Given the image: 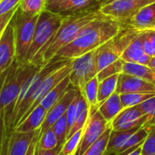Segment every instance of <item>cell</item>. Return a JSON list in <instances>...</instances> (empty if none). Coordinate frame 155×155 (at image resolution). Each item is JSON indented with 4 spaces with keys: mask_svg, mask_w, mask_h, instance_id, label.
<instances>
[{
    "mask_svg": "<svg viewBox=\"0 0 155 155\" xmlns=\"http://www.w3.org/2000/svg\"><path fill=\"white\" fill-rule=\"evenodd\" d=\"M123 28L121 22L101 13L86 24L75 39L59 50L55 56L63 60L77 58L114 38Z\"/></svg>",
    "mask_w": 155,
    "mask_h": 155,
    "instance_id": "cell-1",
    "label": "cell"
},
{
    "mask_svg": "<svg viewBox=\"0 0 155 155\" xmlns=\"http://www.w3.org/2000/svg\"><path fill=\"white\" fill-rule=\"evenodd\" d=\"M39 66L41 65L15 58L10 67L0 74V116L8 134L12 132L11 117L21 88Z\"/></svg>",
    "mask_w": 155,
    "mask_h": 155,
    "instance_id": "cell-2",
    "label": "cell"
},
{
    "mask_svg": "<svg viewBox=\"0 0 155 155\" xmlns=\"http://www.w3.org/2000/svg\"><path fill=\"white\" fill-rule=\"evenodd\" d=\"M99 8V6L91 7L84 11L64 16L63 22L55 36L44 53L42 60L43 65L50 62L59 50L74 41L83 27L101 14Z\"/></svg>",
    "mask_w": 155,
    "mask_h": 155,
    "instance_id": "cell-3",
    "label": "cell"
},
{
    "mask_svg": "<svg viewBox=\"0 0 155 155\" xmlns=\"http://www.w3.org/2000/svg\"><path fill=\"white\" fill-rule=\"evenodd\" d=\"M68 60H63L59 59L58 57L54 56L50 62L47 64L39 66L37 69H35L26 79V81L24 83L19 96L17 98V101L15 103V105L13 110L12 117H11V130L13 131L15 126L18 124L22 117L25 114V113L28 111L31 104L32 99L36 92L37 88L41 84V83L44 81V79L53 71L57 69L58 67L64 64Z\"/></svg>",
    "mask_w": 155,
    "mask_h": 155,
    "instance_id": "cell-4",
    "label": "cell"
},
{
    "mask_svg": "<svg viewBox=\"0 0 155 155\" xmlns=\"http://www.w3.org/2000/svg\"><path fill=\"white\" fill-rule=\"evenodd\" d=\"M64 16V15L53 13L46 9L39 15L26 61L37 65H43L44 53L55 36Z\"/></svg>",
    "mask_w": 155,
    "mask_h": 155,
    "instance_id": "cell-5",
    "label": "cell"
},
{
    "mask_svg": "<svg viewBox=\"0 0 155 155\" xmlns=\"http://www.w3.org/2000/svg\"><path fill=\"white\" fill-rule=\"evenodd\" d=\"M39 15H30L20 10L19 6L12 18L15 41V58L26 61V56L33 42Z\"/></svg>",
    "mask_w": 155,
    "mask_h": 155,
    "instance_id": "cell-6",
    "label": "cell"
},
{
    "mask_svg": "<svg viewBox=\"0 0 155 155\" xmlns=\"http://www.w3.org/2000/svg\"><path fill=\"white\" fill-rule=\"evenodd\" d=\"M153 2L155 0H106L101 5L99 10L124 25L143 7Z\"/></svg>",
    "mask_w": 155,
    "mask_h": 155,
    "instance_id": "cell-7",
    "label": "cell"
},
{
    "mask_svg": "<svg viewBox=\"0 0 155 155\" xmlns=\"http://www.w3.org/2000/svg\"><path fill=\"white\" fill-rule=\"evenodd\" d=\"M96 49L73 59L70 73L71 84L82 91L85 84L98 74L96 66Z\"/></svg>",
    "mask_w": 155,
    "mask_h": 155,
    "instance_id": "cell-8",
    "label": "cell"
},
{
    "mask_svg": "<svg viewBox=\"0 0 155 155\" xmlns=\"http://www.w3.org/2000/svg\"><path fill=\"white\" fill-rule=\"evenodd\" d=\"M110 125L111 124L103 117L98 108L90 109L89 118L84 128L80 144L74 155L84 154V153L102 136Z\"/></svg>",
    "mask_w": 155,
    "mask_h": 155,
    "instance_id": "cell-9",
    "label": "cell"
},
{
    "mask_svg": "<svg viewBox=\"0 0 155 155\" xmlns=\"http://www.w3.org/2000/svg\"><path fill=\"white\" fill-rule=\"evenodd\" d=\"M72 62L73 59L68 60L64 64H63L62 66L58 67L57 69H55L54 71H53L52 73H50L45 79L44 81L41 83V84L39 85V87L37 88L36 92L35 93L33 99H32V104L28 109V111L25 113V114L22 117V119L20 120V122L25 117L27 116L36 106H38L40 104V103L42 102V100L45 97V95L54 87L56 86L62 80H64L67 75L70 74L71 70H72ZM19 122V123H20ZM18 123V124H19Z\"/></svg>",
    "mask_w": 155,
    "mask_h": 155,
    "instance_id": "cell-10",
    "label": "cell"
},
{
    "mask_svg": "<svg viewBox=\"0 0 155 155\" xmlns=\"http://www.w3.org/2000/svg\"><path fill=\"white\" fill-rule=\"evenodd\" d=\"M151 121L150 117L143 113L138 105L124 108L111 123L113 130L125 131L141 127Z\"/></svg>",
    "mask_w": 155,
    "mask_h": 155,
    "instance_id": "cell-11",
    "label": "cell"
},
{
    "mask_svg": "<svg viewBox=\"0 0 155 155\" xmlns=\"http://www.w3.org/2000/svg\"><path fill=\"white\" fill-rule=\"evenodd\" d=\"M15 41L12 21L0 35V74L7 70L15 59Z\"/></svg>",
    "mask_w": 155,
    "mask_h": 155,
    "instance_id": "cell-12",
    "label": "cell"
},
{
    "mask_svg": "<svg viewBox=\"0 0 155 155\" xmlns=\"http://www.w3.org/2000/svg\"><path fill=\"white\" fill-rule=\"evenodd\" d=\"M78 91H79V89H77L76 87H74L71 84V86L69 87L68 91L64 94V95L54 106H52L47 111L46 116H45V121H44V123L41 126V129H40L41 133L51 128L53 126V124L57 120H59L63 115L65 114L67 108L69 107L70 104L73 102V100L77 95Z\"/></svg>",
    "mask_w": 155,
    "mask_h": 155,
    "instance_id": "cell-13",
    "label": "cell"
},
{
    "mask_svg": "<svg viewBox=\"0 0 155 155\" xmlns=\"http://www.w3.org/2000/svg\"><path fill=\"white\" fill-rule=\"evenodd\" d=\"M116 93L119 94L132 93L155 94V85L138 76L122 73L119 74Z\"/></svg>",
    "mask_w": 155,
    "mask_h": 155,
    "instance_id": "cell-14",
    "label": "cell"
},
{
    "mask_svg": "<svg viewBox=\"0 0 155 155\" xmlns=\"http://www.w3.org/2000/svg\"><path fill=\"white\" fill-rule=\"evenodd\" d=\"M39 132L40 130L31 133H19L13 130L10 133L4 155H25L32 141Z\"/></svg>",
    "mask_w": 155,
    "mask_h": 155,
    "instance_id": "cell-15",
    "label": "cell"
},
{
    "mask_svg": "<svg viewBox=\"0 0 155 155\" xmlns=\"http://www.w3.org/2000/svg\"><path fill=\"white\" fill-rule=\"evenodd\" d=\"M155 23V2L143 7L124 26L140 31L151 30Z\"/></svg>",
    "mask_w": 155,
    "mask_h": 155,
    "instance_id": "cell-16",
    "label": "cell"
},
{
    "mask_svg": "<svg viewBox=\"0 0 155 155\" xmlns=\"http://www.w3.org/2000/svg\"><path fill=\"white\" fill-rule=\"evenodd\" d=\"M47 111L39 104L27 116H25L14 129L19 133H31L41 129Z\"/></svg>",
    "mask_w": 155,
    "mask_h": 155,
    "instance_id": "cell-17",
    "label": "cell"
},
{
    "mask_svg": "<svg viewBox=\"0 0 155 155\" xmlns=\"http://www.w3.org/2000/svg\"><path fill=\"white\" fill-rule=\"evenodd\" d=\"M96 51V66L98 73L121 58V54L115 45L114 38L99 46Z\"/></svg>",
    "mask_w": 155,
    "mask_h": 155,
    "instance_id": "cell-18",
    "label": "cell"
},
{
    "mask_svg": "<svg viewBox=\"0 0 155 155\" xmlns=\"http://www.w3.org/2000/svg\"><path fill=\"white\" fill-rule=\"evenodd\" d=\"M124 109V107L122 104L120 94L116 92L98 106L100 114L110 124Z\"/></svg>",
    "mask_w": 155,
    "mask_h": 155,
    "instance_id": "cell-19",
    "label": "cell"
},
{
    "mask_svg": "<svg viewBox=\"0 0 155 155\" xmlns=\"http://www.w3.org/2000/svg\"><path fill=\"white\" fill-rule=\"evenodd\" d=\"M141 127H135V128H133L130 130H125V131L112 130L104 155L117 154L119 153V151L121 150V148L124 146V144L126 143V141Z\"/></svg>",
    "mask_w": 155,
    "mask_h": 155,
    "instance_id": "cell-20",
    "label": "cell"
},
{
    "mask_svg": "<svg viewBox=\"0 0 155 155\" xmlns=\"http://www.w3.org/2000/svg\"><path fill=\"white\" fill-rule=\"evenodd\" d=\"M144 32L145 31H141L123 51V53L121 54V58L124 62L137 63L139 58L144 54Z\"/></svg>",
    "mask_w": 155,
    "mask_h": 155,
    "instance_id": "cell-21",
    "label": "cell"
},
{
    "mask_svg": "<svg viewBox=\"0 0 155 155\" xmlns=\"http://www.w3.org/2000/svg\"><path fill=\"white\" fill-rule=\"evenodd\" d=\"M149 128L150 124H146L143 125L141 128H139L124 144V146L121 148L119 153L116 155H128L137 150L138 148L142 147L143 142L145 141L148 134H149Z\"/></svg>",
    "mask_w": 155,
    "mask_h": 155,
    "instance_id": "cell-22",
    "label": "cell"
},
{
    "mask_svg": "<svg viewBox=\"0 0 155 155\" xmlns=\"http://www.w3.org/2000/svg\"><path fill=\"white\" fill-rule=\"evenodd\" d=\"M70 86H71V81H70V74H69L45 95V97L42 100L40 104L46 111H48L64 95V94L68 91Z\"/></svg>",
    "mask_w": 155,
    "mask_h": 155,
    "instance_id": "cell-23",
    "label": "cell"
},
{
    "mask_svg": "<svg viewBox=\"0 0 155 155\" xmlns=\"http://www.w3.org/2000/svg\"><path fill=\"white\" fill-rule=\"evenodd\" d=\"M123 73L138 76L155 85V69L152 68L151 66L142 65L138 63L124 62Z\"/></svg>",
    "mask_w": 155,
    "mask_h": 155,
    "instance_id": "cell-24",
    "label": "cell"
},
{
    "mask_svg": "<svg viewBox=\"0 0 155 155\" xmlns=\"http://www.w3.org/2000/svg\"><path fill=\"white\" fill-rule=\"evenodd\" d=\"M119 74L112 75L99 82L98 85V104H102L116 92Z\"/></svg>",
    "mask_w": 155,
    "mask_h": 155,
    "instance_id": "cell-25",
    "label": "cell"
},
{
    "mask_svg": "<svg viewBox=\"0 0 155 155\" xmlns=\"http://www.w3.org/2000/svg\"><path fill=\"white\" fill-rule=\"evenodd\" d=\"M98 85H99V81L97 79V76L94 77L92 80H90L84 89L81 91L83 95L84 96L88 105L89 109L93 108H98L99 104H98Z\"/></svg>",
    "mask_w": 155,
    "mask_h": 155,
    "instance_id": "cell-26",
    "label": "cell"
},
{
    "mask_svg": "<svg viewBox=\"0 0 155 155\" xmlns=\"http://www.w3.org/2000/svg\"><path fill=\"white\" fill-rule=\"evenodd\" d=\"M113 128L110 125L105 132L102 134V136L94 143H93L84 153L83 155H104L106 147H107V143L109 141V137H110V134L112 132Z\"/></svg>",
    "mask_w": 155,
    "mask_h": 155,
    "instance_id": "cell-27",
    "label": "cell"
},
{
    "mask_svg": "<svg viewBox=\"0 0 155 155\" xmlns=\"http://www.w3.org/2000/svg\"><path fill=\"white\" fill-rule=\"evenodd\" d=\"M95 6H101L98 0H71L65 10L61 15H72Z\"/></svg>",
    "mask_w": 155,
    "mask_h": 155,
    "instance_id": "cell-28",
    "label": "cell"
},
{
    "mask_svg": "<svg viewBox=\"0 0 155 155\" xmlns=\"http://www.w3.org/2000/svg\"><path fill=\"white\" fill-rule=\"evenodd\" d=\"M154 95L155 94H148V93H132V94H120V97L124 107L127 108V107L139 105Z\"/></svg>",
    "mask_w": 155,
    "mask_h": 155,
    "instance_id": "cell-29",
    "label": "cell"
},
{
    "mask_svg": "<svg viewBox=\"0 0 155 155\" xmlns=\"http://www.w3.org/2000/svg\"><path fill=\"white\" fill-rule=\"evenodd\" d=\"M58 146V139L54 132L53 128H49L45 132H40V136L38 139V148L45 150L54 149Z\"/></svg>",
    "mask_w": 155,
    "mask_h": 155,
    "instance_id": "cell-30",
    "label": "cell"
},
{
    "mask_svg": "<svg viewBox=\"0 0 155 155\" xmlns=\"http://www.w3.org/2000/svg\"><path fill=\"white\" fill-rule=\"evenodd\" d=\"M46 0H21L19 8L21 11L30 15H40L45 10Z\"/></svg>",
    "mask_w": 155,
    "mask_h": 155,
    "instance_id": "cell-31",
    "label": "cell"
},
{
    "mask_svg": "<svg viewBox=\"0 0 155 155\" xmlns=\"http://www.w3.org/2000/svg\"><path fill=\"white\" fill-rule=\"evenodd\" d=\"M54 132L55 133L57 139H58V145L63 146L64 143L67 140L68 133H69V127L67 123L66 115H63L59 120H57L52 126Z\"/></svg>",
    "mask_w": 155,
    "mask_h": 155,
    "instance_id": "cell-32",
    "label": "cell"
},
{
    "mask_svg": "<svg viewBox=\"0 0 155 155\" xmlns=\"http://www.w3.org/2000/svg\"><path fill=\"white\" fill-rule=\"evenodd\" d=\"M83 131L84 129L76 132L66 140V142L64 143L62 147V150L59 155H74L80 144L82 135H83Z\"/></svg>",
    "mask_w": 155,
    "mask_h": 155,
    "instance_id": "cell-33",
    "label": "cell"
},
{
    "mask_svg": "<svg viewBox=\"0 0 155 155\" xmlns=\"http://www.w3.org/2000/svg\"><path fill=\"white\" fill-rule=\"evenodd\" d=\"M124 61L122 58H120L117 61H115L114 63L106 66L105 68H104L102 71H100L97 74L96 76H97L98 81L101 82V81L104 80L105 78H108L112 75L122 74L123 69H124Z\"/></svg>",
    "mask_w": 155,
    "mask_h": 155,
    "instance_id": "cell-34",
    "label": "cell"
},
{
    "mask_svg": "<svg viewBox=\"0 0 155 155\" xmlns=\"http://www.w3.org/2000/svg\"><path fill=\"white\" fill-rule=\"evenodd\" d=\"M141 149V155H155V124H150L149 134Z\"/></svg>",
    "mask_w": 155,
    "mask_h": 155,
    "instance_id": "cell-35",
    "label": "cell"
},
{
    "mask_svg": "<svg viewBox=\"0 0 155 155\" xmlns=\"http://www.w3.org/2000/svg\"><path fill=\"white\" fill-rule=\"evenodd\" d=\"M89 114H90V109H85L84 110L82 113H80L77 116H76V119L72 126V128L70 129L69 131V134H68V136H67V139L72 136L74 134H75L76 132L82 130L84 128L86 123H87V120L89 118Z\"/></svg>",
    "mask_w": 155,
    "mask_h": 155,
    "instance_id": "cell-36",
    "label": "cell"
},
{
    "mask_svg": "<svg viewBox=\"0 0 155 155\" xmlns=\"http://www.w3.org/2000/svg\"><path fill=\"white\" fill-rule=\"evenodd\" d=\"M143 47L144 53L155 56V30H145Z\"/></svg>",
    "mask_w": 155,
    "mask_h": 155,
    "instance_id": "cell-37",
    "label": "cell"
},
{
    "mask_svg": "<svg viewBox=\"0 0 155 155\" xmlns=\"http://www.w3.org/2000/svg\"><path fill=\"white\" fill-rule=\"evenodd\" d=\"M140 109L143 111V113L146 115H148L151 119L150 124H155V95L149 98L148 100L144 101L141 104L138 105Z\"/></svg>",
    "mask_w": 155,
    "mask_h": 155,
    "instance_id": "cell-38",
    "label": "cell"
},
{
    "mask_svg": "<svg viewBox=\"0 0 155 155\" xmlns=\"http://www.w3.org/2000/svg\"><path fill=\"white\" fill-rule=\"evenodd\" d=\"M70 1L71 0H46L45 9L53 13L62 14Z\"/></svg>",
    "mask_w": 155,
    "mask_h": 155,
    "instance_id": "cell-39",
    "label": "cell"
},
{
    "mask_svg": "<svg viewBox=\"0 0 155 155\" xmlns=\"http://www.w3.org/2000/svg\"><path fill=\"white\" fill-rule=\"evenodd\" d=\"M76 114H77V95L73 100V102L70 104V105L67 108V111L65 113V115H66V118H67L69 131L72 128V126H73V124H74V121L76 119Z\"/></svg>",
    "mask_w": 155,
    "mask_h": 155,
    "instance_id": "cell-40",
    "label": "cell"
},
{
    "mask_svg": "<svg viewBox=\"0 0 155 155\" xmlns=\"http://www.w3.org/2000/svg\"><path fill=\"white\" fill-rule=\"evenodd\" d=\"M10 134L5 131L4 121L0 116V155H4L6 150V143L8 141Z\"/></svg>",
    "mask_w": 155,
    "mask_h": 155,
    "instance_id": "cell-41",
    "label": "cell"
},
{
    "mask_svg": "<svg viewBox=\"0 0 155 155\" xmlns=\"http://www.w3.org/2000/svg\"><path fill=\"white\" fill-rule=\"evenodd\" d=\"M21 3V0H1L0 1V15H4L15 8Z\"/></svg>",
    "mask_w": 155,
    "mask_h": 155,
    "instance_id": "cell-42",
    "label": "cell"
},
{
    "mask_svg": "<svg viewBox=\"0 0 155 155\" xmlns=\"http://www.w3.org/2000/svg\"><path fill=\"white\" fill-rule=\"evenodd\" d=\"M17 7L15 8V9H13V10H11V11H9V12H7V13H5V14H4V15H0V35L2 34V32L4 31V29L6 27V25L12 20L14 15L15 14V12L17 10Z\"/></svg>",
    "mask_w": 155,
    "mask_h": 155,
    "instance_id": "cell-43",
    "label": "cell"
},
{
    "mask_svg": "<svg viewBox=\"0 0 155 155\" xmlns=\"http://www.w3.org/2000/svg\"><path fill=\"white\" fill-rule=\"evenodd\" d=\"M63 146H57L54 149H51V150H45V149H40L37 147V151H38V155H59L61 150H62Z\"/></svg>",
    "mask_w": 155,
    "mask_h": 155,
    "instance_id": "cell-44",
    "label": "cell"
},
{
    "mask_svg": "<svg viewBox=\"0 0 155 155\" xmlns=\"http://www.w3.org/2000/svg\"><path fill=\"white\" fill-rule=\"evenodd\" d=\"M39 136H40V132L35 135V137L34 140L32 141V143H31V144H30V146H29V148H28V150H27L25 155H34L35 151V149H36V147H37V144H38Z\"/></svg>",
    "mask_w": 155,
    "mask_h": 155,
    "instance_id": "cell-45",
    "label": "cell"
},
{
    "mask_svg": "<svg viewBox=\"0 0 155 155\" xmlns=\"http://www.w3.org/2000/svg\"><path fill=\"white\" fill-rule=\"evenodd\" d=\"M152 58L153 56L149 55L148 54L144 53L140 58L139 60L137 61L138 64H142V65H147V66H150V64H151V61H152Z\"/></svg>",
    "mask_w": 155,
    "mask_h": 155,
    "instance_id": "cell-46",
    "label": "cell"
},
{
    "mask_svg": "<svg viewBox=\"0 0 155 155\" xmlns=\"http://www.w3.org/2000/svg\"><path fill=\"white\" fill-rule=\"evenodd\" d=\"M141 153H142V149L140 147V148H138L137 150H135L134 152H133L132 153H130V154L128 155H141Z\"/></svg>",
    "mask_w": 155,
    "mask_h": 155,
    "instance_id": "cell-47",
    "label": "cell"
},
{
    "mask_svg": "<svg viewBox=\"0 0 155 155\" xmlns=\"http://www.w3.org/2000/svg\"><path fill=\"white\" fill-rule=\"evenodd\" d=\"M150 66L152 68H154L155 69V56H153L152 61H151V64H150Z\"/></svg>",
    "mask_w": 155,
    "mask_h": 155,
    "instance_id": "cell-48",
    "label": "cell"
},
{
    "mask_svg": "<svg viewBox=\"0 0 155 155\" xmlns=\"http://www.w3.org/2000/svg\"><path fill=\"white\" fill-rule=\"evenodd\" d=\"M37 147H38V144H37ZM37 147H36V149H35V153H34V155H38V151H37Z\"/></svg>",
    "mask_w": 155,
    "mask_h": 155,
    "instance_id": "cell-49",
    "label": "cell"
},
{
    "mask_svg": "<svg viewBox=\"0 0 155 155\" xmlns=\"http://www.w3.org/2000/svg\"><path fill=\"white\" fill-rule=\"evenodd\" d=\"M98 1H99V3H100V4L102 5V4H103V3H104V1H106V0H98Z\"/></svg>",
    "mask_w": 155,
    "mask_h": 155,
    "instance_id": "cell-50",
    "label": "cell"
},
{
    "mask_svg": "<svg viewBox=\"0 0 155 155\" xmlns=\"http://www.w3.org/2000/svg\"><path fill=\"white\" fill-rule=\"evenodd\" d=\"M151 30H155V23L153 24V27H152V29Z\"/></svg>",
    "mask_w": 155,
    "mask_h": 155,
    "instance_id": "cell-51",
    "label": "cell"
},
{
    "mask_svg": "<svg viewBox=\"0 0 155 155\" xmlns=\"http://www.w3.org/2000/svg\"><path fill=\"white\" fill-rule=\"evenodd\" d=\"M0 1H1V0H0Z\"/></svg>",
    "mask_w": 155,
    "mask_h": 155,
    "instance_id": "cell-52",
    "label": "cell"
}]
</instances>
